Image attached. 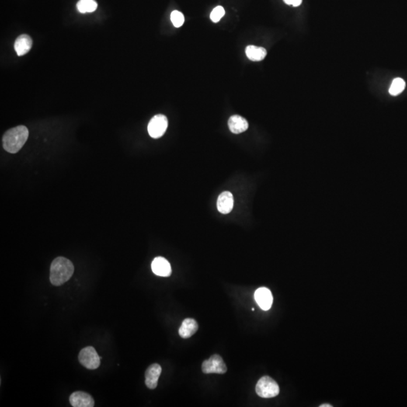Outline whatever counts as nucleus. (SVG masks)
<instances>
[{
  "label": "nucleus",
  "mask_w": 407,
  "mask_h": 407,
  "mask_svg": "<svg viewBox=\"0 0 407 407\" xmlns=\"http://www.w3.org/2000/svg\"><path fill=\"white\" fill-rule=\"evenodd\" d=\"M74 273V266L70 259L62 256L55 258L51 264L50 281L54 286H60L68 281Z\"/></svg>",
  "instance_id": "f257e3e1"
},
{
  "label": "nucleus",
  "mask_w": 407,
  "mask_h": 407,
  "mask_svg": "<svg viewBox=\"0 0 407 407\" xmlns=\"http://www.w3.org/2000/svg\"><path fill=\"white\" fill-rule=\"evenodd\" d=\"M29 137V130L25 126H19L9 129L2 137V147L9 153H17L26 144Z\"/></svg>",
  "instance_id": "f03ea898"
},
{
  "label": "nucleus",
  "mask_w": 407,
  "mask_h": 407,
  "mask_svg": "<svg viewBox=\"0 0 407 407\" xmlns=\"http://www.w3.org/2000/svg\"><path fill=\"white\" fill-rule=\"evenodd\" d=\"M256 392L261 398H272L279 395L280 388L273 379L269 376H263L256 384Z\"/></svg>",
  "instance_id": "7ed1b4c3"
},
{
  "label": "nucleus",
  "mask_w": 407,
  "mask_h": 407,
  "mask_svg": "<svg viewBox=\"0 0 407 407\" xmlns=\"http://www.w3.org/2000/svg\"><path fill=\"white\" fill-rule=\"evenodd\" d=\"M101 357L95 348L88 346L81 349L78 354V360L82 366L88 370H96L101 365Z\"/></svg>",
  "instance_id": "20e7f679"
},
{
  "label": "nucleus",
  "mask_w": 407,
  "mask_h": 407,
  "mask_svg": "<svg viewBox=\"0 0 407 407\" xmlns=\"http://www.w3.org/2000/svg\"><path fill=\"white\" fill-rule=\"evenodd\" d=\"M168 126L166 116L158 114L152 118L148 125V132L150 137L158 139L165 134Z\"/></svg>",
  "instance_id": "39448f33"
},
{
  "label": "nucleus",
  "mask_w": 407,
  "mask_h": 407,
  "mask_svg": "<svg viewBox=\"0 0 407 407\" xmlns=\"http://www.w3.org/2000/svg\"><path fill=\"white\" fill-rule=\"evenodd\" d=\"M202 370L204 374H210V373L224 374L227 372V366H226L221 356L218 355H213L210 358L203 362Z\"/></svg>",
  "instance_id": "423d86ee"
},
{
  "label": "nucleus",
  "mask_w": 407,
  "mask_h": 407,
  "mask_svg": "<svg viewBox=\"0 0 407 407\" xmlns=\"http://www.w3.org/2000/svg\"><path fill=\"white\" fill-rule=\"evenodd\" d=\"M254 298L258 305L264 311H268L272 307L273 297L272 292L266 287H260L254 293Z\"/></svg>",
  "instance_id": "0eeeda50"
},
{
  "label": "nucleus",
  "mask_w": 407,
  "mask_h": 407,
  "mask_svg": "<svg viewBox=\"0 0 407 407\" xmlns=\"http://www.w3.org/2000/svg\"><path fill=\"white\" fill-rule=\"evenodd\" d=\"M70 404L74 407H93L94 398L84 391H76L70 397Z\"/></svg>",
  "instance_id": "6e6552de"
},
{
  "label": "nucleus",
  "mask_w": 407,
  "mask_h": 407,
  "mask_svg": "<svg viewBox=\"0 0 407 407\" xmlns=\"http://www.w3.org/2000/svg\"><path fill=\"white\" fill-rule=\"evenodd\" d=\"M152 270L156 276L161 277H169L171 275V266L165 258L158 256L152 262Z\"/></svg>",
  "instance_id": "1a4fd4ad"
},
{
  "label": "nucleus",
  "mask_w": 407,
  "mask_h": 407,
  "mask_svg": "<svg viewBox=\"0 0 407 407\" xmlns=\"http://www.w3.org/2000/svg\"><path fill=\"white\" fill-rule=\"evenodd\" d=\"M161 373V367L158 363H153L149 366L145 373V383L147 388L150 389L156 388Z\"/></svg>",
  "instance_id": "9d476101"
},
{
  "label": "nucleus",
  "mask_w": 407,
  "mask_h": 407,
  "mask_svg": "<svg viewBox=\"0 0 407 407\" xmlns=\"http://www.w3.org/2000/svg\"><path fill=\"white\" fill-rule=\"evenodd\" d=\"M234 207V198L231 192L226 191L219 196L217 199V209L223 214H227Z\"/></svg>",
  "instance_id": "9b49d317"
},
{
  "label": "nucleus",
  "mask_w": 407,
  "mask_h": 407,
  "mask_svg": "<svg viewBox=\"0 0 407 407\" xmlns=\"http://www.w3.org/2000/svg\"><path fill=\"white\" fill-rule=\"evenodd\" d=\"M33 46V40L30 36L26 34H22L18 36L15 40V49L18 56H23L27 54Z\"/></svg>",
  "instance_id": "f8f14e48"
},
{
  "label": "nucleus",
  "mask_w": 407,
  "mask_h": 407,
  "mask_svg": "<svg viewBox=\"0 0 407 407\" xmlns=\"http://www.w3.org/2000/svg\"><path fill=\"white\" fill-rule=\"evenodd\" d=\"M228 126L231 132H232L233 134H236L246 131L249 126L248 121L238 115H235L229 118Z\"/></svg>",
  "instance_id": "ddd939ff"
},
{
  "label": "nucleus",
  "mask_w": 407,
  "mask_h": 407,
  "mask_svg": "<svg viewBox=\"0 0 407 407\" xmlns=\"http://www.w3.org/2000/svg\"><path fill=\"white\" fill-rule=\"evenodd\" d=\"M199 329V325L196 320L186 318L182 321L179 329V334L182 339H188L194 335Z\"/></svg>",
  "instance_id": "4468645a"
},
{
  "label": "nucleus",
  "mask_w": 407,
  "mask_h": 407,
  "mask_svg": "<svg viewBox=\"0 0 407 407\" xmlns=\"http://www.w3.org/2000/svg\"><path fill=\"white\" fill-rule=\"evenodd\" d=\"M247 57L252 61H261L267 54L266 49L255 46H248L245 50Z\"/></svg>",
  "instance_id": "2eb2a0df"
},
{
  "label": "nucleus",
  "mask_w": 407,
  "mask_h": 407,
  "mask_svg": "<svg viewBox=\"0 0 407 407\" xmlns=\"http://www.w3.org/2000/svg\"><path fill=\"white\" fill-rule=\"evenodd\" d=\"M76 7L78 12L81 13H91L96 11L98 3L95 0H79Z\"/></svg>",
  "instance_id": "dca6fc26"
},
{
  "label": "nucleus",
  "mask_w": 407,
  "mask_h": 407,
  "mask_svg": "<svg viewBox=\"0 0 407 407\" xmlns=\"http://www.w3.org/2000/svg\"><path fill=\"white\" fill-rule=\"evenodd\" d=\"M405 88L406 82L403 78H394L389 88L390 95H392V96H398L404 91Z\"/></svg>",
  "instance_id": "f3484780"
},
{
  "label": "nucleus",
  "mask_w": 407,
  "mask_h": 407,
  "mask_svg": "<svg viewBox=\"0 0 407 407\" xmlns=\"http://www.w3.org/2000/svg\"><path fill=\"white\" fill-rule=\"evenodd\" d=\"M171 22L175 27H180L182 25L184 24L185 18L184 15H182V12L179 11H174L171 15Z\"/></svg>",
  "instance_id": "a211bd4d"
},
{
  "label": "nucleus",
  "mask_w": 407,
  "mask_h": 407,
  "mask_svg": "<svg viewBox=\"0 0 407 407\" xmlns=\"http://www.w3.org/2000/svg\"><path fill=\"white\" fill-rule=\"evenodd\" d=\"M225 15V10L222 6H217L213 8L210 14V19L213 23L220 22L221 18Z\"/></svg>",
  "instance_id": "6ab92c4d"
},
{
  "label": "nucleus",
  "mask_w": 407,
  "mask_h": 407,
  "mask_svg": "<svg viewBox=\"0 0 407 407\" xmlns=\"http://www.w3.org/2000/svg\"><path fill=\"white\" fill-rule=\"evenodd\" d=\"M283 2L287 5H293L294 7L300 6L303 2V0H283Z\"/></svg>",
  "instance_id": "aec40b11"
},
{
  "label": "nucleus",
  "mask_w": 407,
  "mask_h": 407,
  "mask_svg": "<svg viewBox=\"0 0 407 407\" xmlns=\"http://www.w3.org/2000/svg\"><path fill=\"white\" fill-rule=\"evenodd\" d=\"M320 407H332V405H331V404H323V405L320 406Z\"/></svg>",
  "instance_id": "412c9836"
}]
</instances>
